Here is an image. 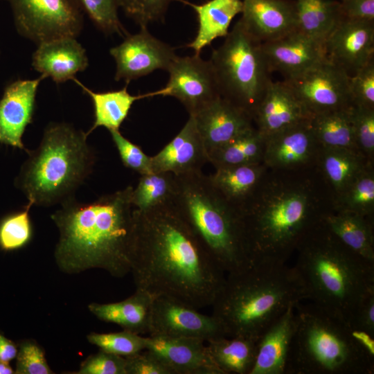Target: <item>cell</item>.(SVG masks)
<instances>
[{
  "instance_id": "obj_1",
  "label": "cell",
  "mask_w": 374,
  "mask_h": 374,
  "mask_svg": "<svg viewBox=\"0 0 374 374\" xmlns=\"http://www.w3.org/2000/svg\"><path fill=\"white\" fill-rule=\"evenodd\" d=\"M130 273L136 289L196 309L211 306L225 279L172 201L134 209Z\"/></svg>"
},
{
  "instance_id": "obj_2",
  "label": "cell",
  "mask_w": 374,
  "mask_h": 374,
  "mask_svg": "<svg viewBox=\"0 0 374 374\" xmlns=\"http://www.w3.org/2000/svg\"><path fill=\"white\" fill-rule=\"evenodd\" d=\"M238 208L252 265L286 263L301 240L334 210L317 164L299 169L267 168Z\"/></svg>"
},
{
  "instance_id": "obj_3",
  "label": "cell",
  "mask_w": 374,
  "mask_h": 374,
  "mask_svg": "<svg viewBox=\"0 0 374 374\" xmlns=\"http://www.w3.org/2000/svg\"><path fill=\"white\" fill-rule=\"evenodd\" d=\"M132 190L128 186L89 203L72 197L52 214L60 233L54 256L63 272L97 268L114 277L130 272L134 239Z\"/></svg>"
},
{
  "instance_id": "obj_4",
  "label": "cell",
  "mask_w": 374,
  "mask_h": 374,
  "mask_svg": "<svg viewBox=\"0 0 374 374\" xmlns=\"http://www.w3.org/2000/svg\"><path fill=\"white\" fill-rule=\"evenodd\" d=\"M294 268L305 300L351 326L362 300L374 291V262L346 246L323 222L296 247Z\"/></svg>"
},
{
  "instance_id": "obj_5",
  "label": "cell",
  "mask_w": 374,
  "mask_h": 374,
  "mask_svg": "<svg viewBox=\"0 0 374 374\" xmlns=\"http://www.w3.org/2000/svg\"><path fill=\"white\" fill-rule=\"evenodd\" d=\"M305 300L294 268L253 265L228 274L211 306L226 337L258 339L292 304Z\"/></svg>"
},
{
  "instance_id": "obj_6",
  "label": "cell",
  "mask_w": 374,
  "mask_h": 374,
  "mask_svg": "<svg viewBox=\"0 0 374 374\" xmlns=\"http://www.w3.org/2000/svg\"><path fill=\"white\" fill-rule=\"evenodd\" d=\"M172 202L215 263L225 273L252 266L244 220L202 171L175 175Z\"/></svg>"
},
{
  "instance_id": "obj_7",
  "label": "cell",
  "mask_w": 374,
  "mask_h": 374,
  "mask_svg": "<svg viewBox=\"0 0 374 374\" xmlns=\"http://www.w3.org/2000/svg\"><path fill=\"white\" fill-rule=\"evenodd\" d=\"M285 374H373L374 357L344 319L310 302L295 305Z\"/></svg>"
},
{
  "instance_id": "obj_8",
  "label": "cell",
  "mask_w": 374,
  "mask_h": 374,
  "mask_svg": "<svg viewBox=\"0 0 374 374\" xmlns=\"http://www.w3.org/2000/svg\"><path fill=\"white\" fill-rule=\"evenodd\" d=\"M87 133L66 123H52L38 148L28 152L15 181L33 205L49 206L73 197L91 173L95 154Z\"/></svg>"
},
{
  "instance_id": "obj_9",
  "label": "cell",
  "mask_w": 374,
  "mask_h": 374,
  "mask_svg": "<svg viewBox=\"0 0 374 374\" xmlns=\"http://www.w3.org/2000/svg\"><path fill=\"white\" fill-rule=\"evenodd\" d=\"M212 65L220 96L244 110L253 120L254 112L271 81L262 49L238 20L213 51Z\"/></svg>"
},
{
  "instance_id": "obj_10",
  "label": "cell",
  "mask_w": 374,
  "mask_h": 374,
  "mask_svg": "<svg viewBox=\"0 0 374 374\" xmlns=\"http://www.w3.org/2000/svg\"><path fill=\"white\" fill-rule=\"evenodd\" d=\"M18 33L39 44L75 38L83 28V12L75 0H7Z\"/></svg>"
},
{
  "instance_id": "obj_11",
  "label": "cell",
  "mask_w": 374,
  "mask_h": 374,
  "mask_svg": "<svg viewBox=\"0 0 374 374\" xmlns=\"http://www.w3.org/2000/svg\"><path fill=\"white\" fill-rule=\"evenodd\" d=\"M350 75L327 60L284 81L311 116L345 109L352 105Z\"/></svg>"
},
{
  "instance_id": "obj_12",
  "label": "cell",
  "mask_w": 374,
  "mask_h": 374,
  "mask_svg": "<svg viewBox=\"0 0 374 374\" xmlns=\"http://www.w3.org/2000/svg\"><path fill=\"white\" fill-rule=\"evenodd\" d=\"M168 71L169 80L166 85L147 93L148 97H175L184 105L190 115H195L220 96L212 65L209 60L202 59L199 54L177 56Z\"/></svg>"
},
{
  "instance_id": "obj_13",
  "label": "cell",
  "mask_w": 374,
  "mask_h": 374,
  "mask_svg": "<svg viewBox=\"0 0 374 374\" xmlns=\"http://www.w3.org/2000/svg\"><path fill=\"white\" fill-rule=\"evenodd\" d=\"M150 336L199 338L207 341L226 337L219 320L200 313L176 299L155 296L152 304Z\"/></svg>"
},
{
  "instance_id": "obj_14",
  "label": "cell",
  "mask_w": 374,
  "mask_h": 374,
  "mask_svg": "<svg viewBox=\"0 0 374 374\" xmlns=\"http://www.w3.org/2000/svg\"><path fill=\"white\" fill-rule=\"evenodd\" d=\"M116 64L115 80L127 84L157 69L168 71L177 55L174 49L152 35L147 27L127 35L122 43L109 50Z\"/></svg>"
},
{
  "instance_id": "obj_15",
  "label": "cell",
  "mask_w": 374,
  "mask_h": 374,
  "mask_svg": "<svg viewBox=\"0 0 374 374\" xmlns=\"http://www.w3.org/2000/svg\"><path fill=\"white\" fill-rule=\"evenodd\" d=\"M326 59L350 75L374 58V21L343 16L324 41Z\"/></svg>"
},
{
  "instance_id": "obj_16",
  "label": "cell",
  "mask_w": 374,
  "mask_h": 374,
  "mask_svg": "<svg viewBox=\"0 0 374 374\" xmlns=\"http://www.w3.org/2000/svg\"><path fill=\"white\" fill-rule=\"evenodd\" d=\"M271 73L294 78L326 60L324 42L297 29L277 39L262 43Z\"/></svg>"
},
{
  "instance_id": "obj_17",
  "label": "cell",
  "mask_w": 374,
  "mask_h": 374,
  "mask_svg": "<svg viewBox=\"0 0 374 374\" xmlns=\"http://www.w3.org/2000/svg\"><path fill=\"white\" fill-rule=\"evenodd\" d=\"M310 120L265 138L262 161L267 168L299 169L317 164L321 146Z\"/></svg>"
},
{
  "instance_id": "obj_18",
  "label": "cell",
  "mask_w": 374,
  "mask_h": 374,
  "mask_svg": "<svg viewBox=\"0 0 374 374\" xmlns=\"http://www.w3.org/2000/svg\"><path fill=\"white\" fill-rule=\"evenodd\" d=\"M44 78L18 79L6 86L0 100L1 143L28 152L22 136L33 121L37 89Z\"/></svg>"
},
{
  "instance_id": "obj_19",
  "label": "cell",
  "mask_w": 374,
  "mask_h": 374,
  "mask_svg": "<svg viewBox=\"0 0 374 374\" xmlns=\"http://www.w3.org/2000/svg\"><path fill=\"white\" fill-rule=\"evenodd\" d=\"M204 342L195 337L149 335L145 350L156 354L174 374H223Z\"/></svg>"
},
{
  "instance_id": "obj_20",
  "label": "cell",
  "mask_w": 374,
  "mask_h": 374,
  "mask_svg": "<svg viewBox=\"0 0 374 374\" xmlns=\"http://www.w3.org/2000/svg\"><path fill=\"white\" fill-rule=\"evenodd\" d=\"M239 21L261 43L282 37L298 29L294 0H242Z\"/></svg>"
},
{
  "instance_id": "obj_21",
  "label": "cell",
  "mask_w": 374,
  "mask_h": 374,
  "mask_svg": "<svg viewBox=\"0 0 374 374\" xmlns=\"http://www.w3.org/2000/svg\"><path fill=\"white\" fill-rule=\"evenodd\" d=\"M310 118L284 80L270 82L253 115L255 127L265 138Z\"/></svg>"
},
{
  "instance_id": "obj_22",
  "label": "cell",
  "mask_w": 374,
  "mask_h": 374,
  "mask_svg": "<svg viewBox=\"0 0 374 374\" xmlns=\"http://www.w3.org/2000/svg\"><path fill=\"white\" fill-rule=\"evenodd\" d=\"M192 116L208 156L254 127L252 118L247 113L221 96Z\"/></svg>"
},
{
  "instance_id": "obj_23",
  "label": "cell",
  "mask_w": 374,
  "mask_h": 374,
  "mask_svg": "<svg viewBox=\"0 0 374 374\" xmlns=\"http://www.w3.org/2000/svg\"><path fill=\"white\" fill-rule=\"evenodd\" d=\"M207 162L208 153L192 115L178 134L151 157L152 172H168L175 175L202 171Z\"/></svg>"
},
{
  "instance_id": "obj_24",
  "label": "cell",
  "mask_w": 374,
  "mask_h": 374,
  "mask_svg": "<svg viewBox=\"0 0 374 374\" xmlns=\"http://www.w3.org/2000/svg\"><path fill=\"white\" fill-rule=\"evenodd\" d=\"M32 65L45 78L56 83L72 80L88 65L86 51L74 37H62L37 45Z\"/></svg>"
},
{
  "instance_id": "obj_25",
  "label": "cell",
  "mask_w": 374,
  "mask_h": 374,
  "mask_svg": "<svg viewBox=\"0 0 374 374\" xmlns=\"http://www.w3.org/2000/svg\"><path fill=\"white\" fill-rule=\"evenodd\" d=\"M296 304L289 306L258 339L256 360L249 374H285L296 327Z\"/></svg>"
},
{
  "instance_id": "obj_26",
  "label": "cell",
  "mask_w": 374,
  "mask_h": 374,
  "mask_svg": "<svg viewBox=\"0 0 374 374\" xmlns=\"http://www.w3.org/2000/svg\"><path fill=\"white\" fill-rule=\"evenodd\" d=\"M177 1L191 7L197 15V32L194 39L187 45L195 54H199L214 39L226 37L232 20L242 10V0H208L199 4Z\"/></svg>"
},
{
  "instance_id": "obj_27",
  "label": "cell",
  "mask_w": 374,
  "mask_h": 374,
  "mask_svg": "<svg viewBox=\"0 0 374 374\" xmlns=\"http://www.w3.org/2000/svg\"><path fill=\"white\" fill-rule=\"evenodd\" d=\"M154 296L136 289L129 298L117 303H90L89 311L101 321L114 323L138 335L149 333Z\"/></svg>"
},
{
  "instance_id": "obj_28",
  "label": "cell",
  "mask_w": 374,
  "mask_h": 374,
  "mask_svg": "<svg viewBox=\"0 0 374 374\" xmlns=\"http://www.w3.org/2000/svg\"><path fill=\"white\" fill-rule=\"evenodd\" d=\"M371 163L355 149L321 148L317 166L334 201Z\"/></svg>"
},
{
  "instance_id": "obj_29",
  "label": "cell",
  "mask_w": 374,
  "mask_h": 374,
  "mask_svg": "<svg viewBox=\"0 0 374 374\" xmlns=\"http://www.w3.org/2000/svg\"><path fill=\"white\" fill-rule=\"evenodd\" d=\"M323 222L349 249L374 262L373 219L333 210L324 217Z\"/></svg>"
},
{
  "instance_id": "obj_30",
  "label": "cell",
  "mask_w": 374,
  "mask_h": 374,
  "mask_svg": "<svg viewBox=\"0 0 374 374\" xmlns=\"http://www.w3.org/2000/svg\"><path fill=\"white\" fill-rule=\"evenodd\" d=\"M73 80L87 93L93 105L94 122L87 132V136L98 127H104L109 132L119 130L136 100L148 98L143 95H132L127 91V84L123 89L105 92H95L74 78Z\"/></svg>"
},
{
  "instance_id": "obj_31",
  "label": "cell",
  "mask_w": 374,
  "mask_h": 374,
  "mask_svg": "<svg viewBox=\"0 0 374 374\" xmlns=\"http://www.w3.org/2000/svg\"><path fill=\"white\" fill-rule=\"evenodd\" d=\"M267 168L262 162L235 165L215 168L208 176L229 202L240 206L251 195Z\"/></svg>"
},
{
  "instance_id": "obj_32",
  "label": "cell",
  "mask_w": 374,
  "mask_h": 374,
  "mask_svg": "<svg viewBox=\"0 0 374 374\" xmlns=\"http://www.w3.org/2000/svg\"><path fill=\"white\" fill-rule=\"evenodd\" d=\"M258 339L222 337L207 341L209 354L223 374H249L256 360Z\"/></svg>"
},
{
  "instance_id": "obj_33",
  "label": "cell",
  "mask_w": 374,
  "mask_h": 374,
  "mask_svg": "<svg viewBox=\"0 0 374 374\" xmlns=\"http://www.w3.org/2000/svg\"><path fill=\"white\" fill-rule=\"evenodd\" d=\"M294 1L298 29L324 42L327 36L342 17L339 1Z\"/></svg>"
},
{
  "instance_id": "obj_34",
  "label": "cell",
  "mask_w": 374,
  "mask_h": 374,
  "mask_svg": "<svg viewBox=\"0 0 374 374\" xmlns=\"http://www.w3.org/2000/svg\"><path fill=\"white\" fill-rule=\"evenodd\" d=\"M265 138L251 127L208 154V162L215 168L263 163Z\"/></svg>"
},
{
  "instance_id": "obj_35",
  "label": "cell",
  "mask_w": 374,
  "mask_h": 374,
  "mask_svg": "<svg viewBox=\"0 0 374 374\" xmlns=\"http://www.w3.org/2000/svg\"><path fill=\"white\" fill-rule=\"evenodd\" d=\"M350 108L311 117L310 127L321 148H345L358 150L353 136Z\"/></svg>"
},
{
  "instance_id": "obj_36",
  "label": "cell",
  "mask_w": 374,
  "mask_h": 374,
  "mask_svg": "<svg viewBox=\"0 0 374 374\" xmlns=\"http://www.w3.org/2000/svg\"><path fill=\"white\" fill-rule=\"evenodd\" d=\"M337 211L374 217V163H370L333 201Z\"/></svg>"
},
{
  "instance_id": "obj_37",
  "label": "cell",
  "mask_w": 374,
  "mask_h": 374,
  "mask_svg": "<svg viewBox=\"0 0 374 374\" xmlns=\"http://www.w3.org/2000/svg\"><path fill=\"white\" fill-rule=\"evenodd\" d=\"M175 177L171 172H157L141 175L133 188L131 200L135 209L144 211L172 200Z\"/></svg>"
},
{
  "instance_id": "obj_38",
  "label": "cell",
  "mask_w": 374,
  "mask_h": 374,
  "mask_svg": "<svg viewBox=\"0 0 374 374\" xmlns=\"http://www.w3.org/2000/svg\"><path fill=\"white\" fill-rule=\"evenodd\" d=\"M30 202L22 211L5 217L0 222V248L4 251L19 249L31 239L32 226Z\"/></svg>"
},
{
  "instance_id": "obj_39",
  "label": "cell",
  "mask_w": 374,
  "mask_h": 374,
  "mask_svg": "<svg viewBox=\"0 0 374 374\" xmlns=\"http://www.w3.org/2000/svg\"><path fill=\"white\" fill-rule=\"evenodd\" d=\"M94 25L107 35H128L118 15L119 0H75Z\"/></svg>"
},
{
  "instance_id": "obj_40",
  "label": "cell",
  "mask_w": 374,
  "mask_h": 374,
  "mask_svg": "<svg viewBox=\"0 0 374 374\" xmlns=\"http://www.w3.org/2000/svg\"><path fill=\"white\" fill-rule=\"evenodd\" d=\"M87 339L103 351L124 357L138 353L146 348V337L124 330L107 334L91 332L87 335Z\"/></svg>"
},
{
  "instance_id": "obj_41",
  "label": "cell",
  "mask_w": 374,
  "mask_h": 374,
  "mask_svg": "<svg viewBox=\"0 0 374 374\" xmlns=\"http://www.w3.org/2000/svg\"><path fill=\"white\" fill-rule=\"evenodd\" d=\"M350 114L357 149L374 161V109L352 105Z\"/></svg>"
},
{
  "instance_id": "obj_42",
  "label": "cell",
  "mask_w": 374,
  "mask_h": 374,
  "mask_svg": "<svg viewBox=\"0 0 374 374\" xmlns=\"http://www.w3.org/2000/svg\"><path fill=\"white\" fill-rule=\"evenodd\" d=\"M175 0H119L120 8L140 27L163 19L166 10Z\"/></svg>"
},
{
  "instance_id": "obj_43",
  "label": "cell",
  "mask_w": 374,
  "mask_h": 374,
  "mask_svg": "<svg viewBox=\"0 0 374 374\" xmlns=\"http://www.w3.org/2000/svg\"><path fill=\"white\" fill-rule=\"evenodd\" d=\"M353 105L374 109V58L350 77Z\"/></svg>"
},
{
  "instance_id": "obj_44",
  "label": "cell",
  "mask_w": 374,
  "mask_h": 374,
  "mask_svg": "<svg viewBox=\"0 0 374 374\" xmlns=\"http://www.w3.org/2000/svg\"><path fill=\"white\" fill-rule=\"evenodd\" d=\"M123 165L141 175L152 172L151 157L122 135L119 130L109 132Z\"/></svg>"
},
{
  "instance_id": "obj_45",
  "label": "cell",
  "mask_w": 374,
  "mask_h": 374,
  "mask_svg": "<svg viewBox=\"0 0 374 374\" xmlns=\"http://www.w3.org/2000/svg\"><path fill=\"white\" fill-rule=\"evenodd\" d=\"M16 357V374L53 373L47 364L43 350L32 340L21 342Z\"/></svg>"
},
{
  "instance_id": "obj_46",
  "label": "cell",
  "mask_w": 374,
  "mask_h": 374,
  "mask_svg": "<svg viewBox=\"0 0 374 374\" xmlns=\"http://www.w3.org/2000/svg\"><path fill=\"white\" fill-rule=\"evenodd\" d=\"M78 374H126L125 358L100 350L82 362Z\"/></svg>"
},
{
  "instance_id": "obj_47",
  "label": "cell",
  "mask_w": 374,
  "mask_h": 374,
  "mask_svg": "<svg viewBox=\"0 0 374 374\" xmlns=\"http://www.w3.org/2000/svg\"><path fill=\"white\" fill-rule=\"evenodd\" d=\"M125 358L126 374H174L156 354L148 350Z\"/></svg>"
},
{
  "instance_id": "obj_48",
  "label": "cell",
  "mask_w": 374,
  "mask_h": 374,
  "mask_svg": "<svg viewBox=\"0 0 374 374\" xmlns=\"http://www.w3.org/2000/svg\"><path fill=\"white\" fill-rule=\"evenodd\" d=\"M351 327L374 336V291L366 295L359 304Z\"/></svg>"
},
{
  "instance_id": "obj_49",
  "label": "cell",
  "mask_w": 374,
  "mask_h": 374,
  "mask_svg": "<svg viewBox=\"0 0 374 374\" xmlns=\"http://www.w3.org/2000/svg\"><path fill=\"white\" fill-rule=\"evenodd\" d=\"M344 17L374 21V0H340Z\"/></svg>"
},
{
  "instance_id": "obj_50",
  "label": "cell",
  "mask_w": 374,
  "mask_h": 374,
  "mask_svg": "<svg viewBox=\"0 0 374 374\" xmlns=\"http://www.w3.org/2000/svg\"><path fill=\"white\" fill-rule=\"evenodd\" d=\"M17 351L15 344L0 333V362L9 363L17 357Z\"/></svg>"
},
{
  "instance_id": "obj_51",
  "label": "cell",
  "mask_w": 374,
  "mask_h": 374,
  "mask_svg": "<svg viewBox=\"0 0 374 374\" xmlns=\"http://www.w3.org/2000/svg\"><path fill=\"white\" fill-rule=\"evenodd\" d=\"M15 371L8 362H0V374H12Z\"/></svg>"
}]
</instances>
